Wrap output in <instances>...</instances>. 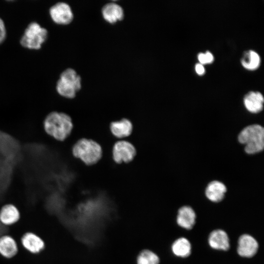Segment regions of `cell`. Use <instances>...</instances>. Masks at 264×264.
I'll return each instance as SVG.
<instances>
[{
    "label": "cell",
    "mask_w": 264,
    "mask_h": 264,
    "mask_svg": "<svg viewBox=\"0 0 264 264\" xmlns=\"http://www.w3.org/2000/svg\"><path fill=\"white\" fill-rule=\"evenodd\" d=\"M43 126L46 133L60 142L65 141L73 128L71 117L65 112L58 111L49 113L44 120Z\"/></svg>",
    "instance_id": "6da1fadb"
},
{
    "label": "cell",
    "mask_w": 264,
    "mask_h": 264,
    "mask_svg": "<svg viewBox=\"0 0 264 264\" xmlns=\"http://www.w3.org/2000/svg\"><path fill=\"white\" fill-rule=\"evenodd\" d=\"M72 155L87 166L96 164L102 158V149L96 141L87 138L77 141L72 147Z\"/></svg>",
    "instance_id": "7a4b0ae2"
},
{
    "label": "cell",
    "mask_w": 264,
    "mask_h": 264,
    "mask_svg": "<svg viewBox=\"0 0 264 264\" xmlns=\"http://www.w3.org/2000/svg\"><path fill=\"white\" fill-rule=\"evenodd\" d=\"M264 129L260 125L247 126L239 133V141L245 145V151L253 154L262 151L264 147Z\"/></svg>",
    "instance_id": "3957f363"
},
{
    "label": "cell",
    "mask_w": 264,
    "mask_h": 264,
    "mask_svg": "<svg viewBox=\"0 0 264 264\" xmlns=\"http://www.w3.org/2000/svg\"><path fill=\"white\" fill-rule=\"evenodd\" d=\"M47 30L37 22L33 21L28 23L20 40V43L23 47L37 50L41 48L47 39Z\"/></svg>",
    "instance_id": "277c9868"
},
{
    "label": "cell",
    "mask_w": 264,
    "mask_h": 264,
    "mask_svg": "<svg viewBox=\"0 0 264 264\" xmlns=\"http://www.w3.org/2000/svg\"><path fill=\"white\" fill-rule=\"evenodd\" d=\"M81 87V77L71 68H67L61 73L56 86L58 94L68 99L74 98Z\"/></svg>",
    "instance_id": "5b68a950"
},
{
    "label": "cell",
    "mask_w": 264,
    "mask_h": 264,
    "mask_svg": "<svg viewBox=\"0 0 264 264\" xmlns=\"http://www.w3.org/2000/svg\"><path fill=\"white\" fill-rule=\"evenodd\" d=\"M136 154V151L134 146L125 139L118 140L112 147V159L117 164L130 163Z\"/></svg>",
    "instance_id": "8992f818"
},
{
    "label": "cell",
    "mask_w": 264,
    "mask_h": 264,
    "mask_svg": "<svg viewBox=\"0 0 264 264\" xmlns=\"http://www.w3.org/2000/svg\"><path fill=\"white\" fill-rule=\"evenodd\" d=\"M49 14L52 21L59 24H68L73 18L71 7L65 2H58L52 5L49 9Z\"/></svg>",
    "instance_id": "52a82bcc"
},
{
    "label": "cell",
    "mask_w": 264,
    "mask_h": 264,
    "mask_svg": "<svg viewBox=\"0 0 264 264\" xmlns=\"http://www.w3.org/2000/svg\"><path fill=\"white\" fill-rule=\"evenodd\" d=\"M258 244L256 240L251 236L243 234L238 240L237 251L242 257L250 258L256 253Z\"/></svg>",
    "instance_id": "ba28073f"
},
{
    "label": "cell",
    "mask_w": 264,
    "mask_h": 264,
    "mask_svg": "<svg viewBox=\"0 0 264 264\" xmlns=\"http://www.w3.org/2000/svg\"><path fill=\"white\" fill-rule=\"evenodd\" d=\"M110 130L112 135L118 140L125 139L132 132L133 126L131 121L127 118L111 122Z\"/></svg>",
    "instance_id": "9c48e42d"
},
{
    "label": "cell",
    "mask_w": 264,
    "mask_h": 264,
    "mask_svg": "<svg viewBox=\"0 0 264 264\" xmlns=\"http://www.w3.org/2000/svg\"><path fill=\"white\" fill-rule=\"evenodd\" d=\"M23 247L32 254H38L45 248V243L43 239L32 232H26L21 238Z\"/></svg>",
    "instance_id": "30bf717a"
},
{
    "label": "cell",
    "mask_w": 264,
    "mask_h": 264,
    "mask_svg": "<svg viewBox=\"0 0 264 264\" xmlns=\"http://www.w3.org/2000/svg\"><path fill=\"white\" fill-rule=\"evenodd\" d=\"M264 102L263 95L258 91H250L243 97L245 108L252 113H258L262 110Z\"/></svg>",
    "instance_id": "8fae6325"
},
{
    "label": "cell",
    "mask_w": 264,
    "mask_h": 264,
    "mask_svg": "<svg viewBox=\"0 0 264 264\" xmlns=\"http://www.w3.org/2000/svg\"><path fill=\"white\" fill-rule=\"evenodd\" d=\"M208 242L210 246L215 249L226 251L229 248V238L222 230L213 231L209 235Z\"/></svg>",
    "instance_id": "7c38bea8"
},
{
    "label": "cell",
    "mask_w": 264,
    "mask_h": 264,
    "mask_svg": "<svg viewBox=\"0 0 264 264\" xmlns=\"http://www.w3.org/2000/svg\"><path fill=\"white\" fill-rule=\"evenodd\" d=\"M102 14L104 19L111 23L121 20L124 17L122 7L114 2L105 4L102 8Z\"/></svg>",
    "instance_id": "4fadbf2b"
},
{
    "label": "cell",
    "mask_w": 264,
    "mask_h": 264,
    "mask_svg": "<svg viewBox=\"0 0 264 264\" xmlns=\"http://www.w3.org/2000/svg\"><path fill=\"white\" fill-rule=\"evenodd\" d=\"M20 213L13 204L3 205L0 210V222L4 225H11L18 221Z\"/></svg>",
    "instance_id": "5bb4252c"
},
{
    "label": "cell",
    "mask_w": 264,
    "mask_h": 264,
    "mask_svg": "<svg viewBox=\"0 0 264 264\" xmlns=\"http://www.w3.org/2000/svg\"><path fill=\"white\" fill-rule=\"evenodd\" d=\"M18 252L16 241L9 235L0 236V254L5 258L14 257Z\"/></svg>",
    "instance_id": "9a60e30c"
},
{
    "label": "cell",
    "mask_w": 264,
    "mask_h": 264,
    "mask_svg": "<svg viewBox=\"0 0 264 264\" xmlns=\"http://www.w3.org/2000/svg\"><path fill=\"white\" fill-rule=\"evenodd\" d=\"M176 220L180 226L190 229L195 223L196 214L191 207L183 206L178 210Z\"/></svg>",
    "instance_id": "2e32d148"
},
{
    "label": "cell",
    "mask_w": 264,
    "mask_h": 264,
    "mask_svg": "<svg viewBox=\"0 0 264 264\" xmlns=\"http://www.w3.org/2000/svg\"><path fill=\"white\" fill-rule=\"evenodd\" d=\"M226 191V188L224 184L215 180L208 184L205 190V194L211 201L219 202L223 198Z\"/></svg>",
    "instance_id": "e0dca14e"
},
{
    "label": "cell",
    "mask_w": 264,
    "mask_h": 264,
    "mask_svg": "<svg viewBox=\"0 0 264 264\" xmlns=\"http://www.w3.org/2000/svg\"><path fill=\"white\" fill-rule=\"evenodd\" d=\"M241 63L246 69L255 70L258 68L261 64V58L255 51L249 49L243 51L241 58Z\"/></svg>",
    "instance_id": "ac0fdd59"
},
{
    "label": "cell",
    "mask_w": 264,
    "mask_h": 264,
    "mask_svg": "<svg viewBox=\"0 0 264 264\" xmlns=\"http://www.w3.org/2000/svg\"><path fill=\"white\" fill-rule=\"evenodd\" d=\"M172 250L176 256L185 258L190 254L191 245L187 239L180 238L174 242L172 245Z\"/></svg>",
    "instance_id": "d6986e66"
},
{
    "label": "cell",
    "mask_w": 264,
    "mask_h": 264,
    "mask_svg": "<svg viewBox=\"0 0 264 264\" xmlns=\"http://www.w3.org/2000/svg\"><path fill=\"white\" fill-rule=\"evenodd\" d=\"M159 263L158 257L149 250L142 251L137 258V264H159Z\"/></svg>",
    "instance_id": "ffe728a7"
},
{
    "label": "cell",
    "mask_w": 264,
    "mask_h": 264,
    "mask_svg": "<svg viewBox=\"0 0 264 264\" xmlns=\"http://www.w3.org/2000/svg\"><path fill=\"white\" fill-rule=\"evenodd\" d=\"M7 35L6 28L3 20L0 17V44L4 42Z\"/></svg>",
    "instance_id": "44dd1931"
},
{
    "label": "cell",
    "mask_w": 264,
    "mask_h": 264,
    "mask_svg": "<svg viewBox=\"0 0 264 264\" xmlns=\"http://www.w3.org/2000/svg\"><path fill=\"white\" fill-rule=\"evenodd\" d=\"M195 70L197 74L201 75L205 73V69L202 64L198 63L195 65Z\"/></svg>",
    "instance_id": "7402d4cb"
},
{
    "label": "cell",
    "mask_w": 264,
    "mask_h": 264,
    "mask_svg": "<svg viewBox=\"0 0 264 264\" xmlns=\"http://www.w3.org/2000/svg\"><path fill=\"white\" fill-rule=\"evenodd\" d=\"M205 53L207 64L212 63L214 60V56L209 51H206Z\"/></svg>",
    "instance_id": "603a6c76"
},
{
    "label": "cell",
    "mask_w": 264,
    "mask_h": 264,
    "mask_svg": "<svg viewBox=\"0 0 264 264\" xmlns=\"http://www.w3.org/2000/svg\"><path fill=\"white\" fill-rule=\"evenodd\" d=\"M198 58L199 63L201 64H206V59L205 53L200 52L198 54Z\"/></svg>",
    "instance_id": "cb8c5ba5"
}]
</instances>
